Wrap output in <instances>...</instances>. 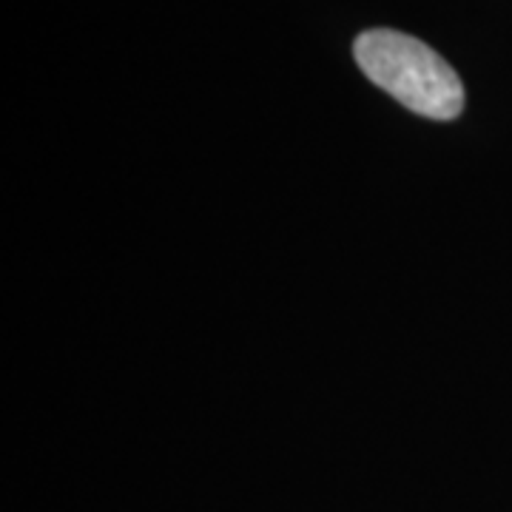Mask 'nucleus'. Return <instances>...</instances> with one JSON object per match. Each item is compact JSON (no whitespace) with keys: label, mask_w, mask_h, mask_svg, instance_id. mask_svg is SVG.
Masks as SVG:
<instances>
[{"label":"nucleus","mask_w":512,"mask_h":512,"mask_svg":"<svg viewBox=\"0 0 512 512\" xmlns=\"http://www.w3.org/2000/svg\"><path fill=\"white\" fill-rule=\"evenodd\" d=\"M353 55L367 80L427 120H456L464 109V86L453 66L416 37L370 29L356 37Z\"/></svg>","instance_id":"1"}]
</instances>
